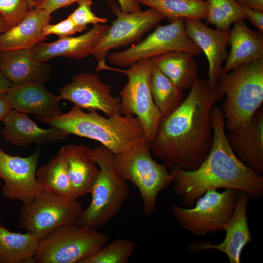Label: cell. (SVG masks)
<instances>
[{"mask_svg":"<svg viewBox=\"0 0 263 263\" xmlns=\"http://www.w3.org/2000/svg\"><path fill=\"white\" fill-rule=\"evenodd\" d=\"M230 30L228 54L223 73H227L243 64L263 58V36L249 28L244 19L234 22Z\"/></svg>","mask_w":263,"mask_h":263,"instance_id":"cell-23","label":"cell"},{"mask_svg":"<svg viewBox=\"0 0 263 263\" xmlns=\"http://www.w3.org/2000/svg\"><path fill=\"white\" fill-rule=\"evenodd\" d=\"M135 247L131 240L117 238L104 245L94 255L83 260L81 263H127Z\"/></svg>","mask_w":263,"mask_h":263,"instance_id":"cell-31","label":"cell"},{"mask_svg":"<svg viewBox=\"0 0 263 263\" xmlns=\"http://www.w3.org/2000/svg\"><path fill=\"white\" fill-rule=\"evenodd\" d=\"M208 5L206 19L216 29L229 30L231 24L237 20L246 19L243 8L236 0H205Z\"/></svg>","mask_w":263,"mask_h":263,"instance_id":"cell-30","label":"cell"},{"mask_svg":"<svg viewBox=\"0 0 263 263\" xmlns=\"http://www.w3.org/2000/svg\"><path fill=\"white\" fill-rule=\"evenodd\" d=\"M184 21L187 34L206 55L209 65L207 81L215 88L223 74L222 63L228 56L230 30L212 29L201 20L186 19Z\"/></svg>","mask_w":263,"mask_h":263,"instance_id":"cell-16","label":"cell"},{"mask_svg":"<svg viewBox=\"0 0 263 263\" xmlns=\"http://www.w3.org/2000/svg\"><path fill=\"white\" fill-rule=\"evenodd\" d=\"M10 28V26L5 21V20L0 15V34L5 32L7 30H9Z\"/></svg>","mask_w":263,"mask_h":263,"instance_id":"cell-41","label":"cell"},{"mask_svg":"<svg viewBox=\"0 0 263 263\" xmlns=\"http://www.w3.org/2000/svg\"><path fill=\"white\" fill-rule=\"evenodd\" d=\"M83 210L77 199L42 190L21 207L19 225L41 241L57 227L75 225Z\"/></svg>","mask_w":263,"mask_h":263,"instance_id":"cell-10","label":"cell"},{"mask_svg":"<svg viewBox=\"0 0 263 263\" xmlns=\"http://www.w3.org/2000/svg\"><path fill=\"white\" fill-rule=\"evenodd\" d=\"M173 51H184L195 56L202 53L187 34L183 19L158 25L143 40L124 50L109 53L107 59L115 66L129 67L139 60Z\"/></svg>","mask_w":263,"mask_h":263,"instance_id":"cell-11","label":"cell"},{"mask_svg":"<svg viewBox=\"0 0 263 263\" xmlns=\"http://www.w3.org/2000/svg\"><path fill=\"white\" fill-rule=\"evenodd\" d=\"M36 178L42 191L75 199L61 149L48 163L37 170Z\"/></svg>","mask_w":263,"mask_h":263,"instance_id":"cell-27","label":"cell"},{"mask_svg":"<svg viewBox=\"0 0 263 263\" xmlns=\"http://www.w3.org/2000/svg\"><path fill=\"white\" fill-rule=\"evenodd\" d=\"M0 72L12 83H45L50 79L52 66L35 57L32 49L0 52Z\"/></svg>","mask_w":263,"mask_h":263,"instance_id":"cell-20","label":"cell"},{"mask_svg":"<svg viewBox=\"0 0 263 263\" xmlns=\"http://www.w3.org/2000/svg\"><path fill=\"white\" fill-rule=\"evenodd\" d=\"M224 96L207 80L199 78L182 104L161 118L151 144L152 154L169 168L197 169L212 145V108Z\"/></svg>","mask_w":263,"mask_h":263,"instance_id":"cell-1","label":"cell"},{"mask_svg":"<svg viewBox=\"0 0 263 263\" xmlns=\"http://www.w3.org/2000/svg\"><path fill=\"white\" fill-rule=\"evenodd\" d=\"M109 239L108 234L90 226H61L40 242L34 263H81L101 249Z\"/></svg>","mask_w":263,"mask_h":263,"instance_id":"cell-7","label":"cell"},{"mask_svg":"<svg viewBox=\"0 0 263 263\" xmlns=\"http://www.w3.org/2000/svg\"><path fill=\"white\" fill-rule=\"evenodd\" d=\"M109 4L116 19L92 52L91 55L98 61L97 72L106 65L110 51L140 42L147 32L165 19L162 14L151 7L127 13L121 11L115 2L109 1Z\"/></svg>","mask_w":263,"mask_h":263,"instance_id":"cell-12","label":"cell"},{"mask_svg":"<svg viewBox=\"0 0 263 263\" xmlns=\"http://www.w3.org/2000/svg\"><path fill=\"white\" fill-rule=\"evenodd\" d=\"M2 122V136L6 142L16 147L26 148L32 144H56L70 136L57 128H41L29 117L28 114L14 110L10 111Z\"/></svg>","mask_w":263,"mask_h":263,"instance_id":"cell-18","label":"cell"},{"mask_svg":"<svg viewBox=\"0 0 263 263\" xmlns=\"http://www.w3.org/2000/svg\"><path fill=\"white\" fill-rule=\"evenodd\" d=\"M238 192L232 188L221 192L209 190L192 207L186 208L173 204L171 213L181 228L194 236L224 231V225L234 212Z\"/></svg>","mask_w":263,"mask_h":263,"instance_id":"cell-9","label":"cell"},{"mask_svg":"<svg viewBox=\"0 0 263 263\" xmlns=\"http://www.w3.org/2000/svg\"><path fill=\"white\" fill-rule=\"evenodd\" d=\"M223 73L216 87L226 99L223 106L228 132L252 117L263 102V58Z\"/></svg>","mask_w":263,"mask_h":263,"instance_id":"cell-5","label":"cell"},{"mask_svg":"<svg viewBox=\"0 0 263 263\" xmlns=\"http://www.w3.org/2000/svg\"><path fill=\"white\" fill-rule=\"evenodd\" d=\"M40 242L29 232H12L0 224V263H34Z\"/></svg>","mask_w":263,"mask_h":263,"instance_id":"cell-26","label":"cell"},{"mask_svg":"<svg viewBox=\"0 0 263 263\" xmlns=\"http://www.w3.org/2000/svg\"><path fill=\"white\" fill-rule=\"evenodd\" d=\"M213 143L208 155L194 170L178 166L169 169L174 191L183 203L193 207L207 191L232 188L257 199L263 196V177L245 165L237 156L227 140L222 110L214 105L211 109Z\"/></svg>","mask_w":263,"mask_h":263,"instance_id":"cell-2","label":"cell"},{"mask_svg":"<svg viewBox=\"0 0 263 263\" xmlns=\"http://www.w3.org/2000/svg\"><path fill=\"white\" fill-rule=\"evenodd\" d=\"M242 7L263 12V0H236Z\"/></svg>","mask_w":263,"mask_h":263,"instance_id":"cell-39","label":"cell"},{"mask_svg":"<svg viewBox=\"0 0 263 263\" xmlns=\"http://www.w3.org/2000/svg\"><path fill=\"white\" fill-rule=\"evenodd\" d=\"M151 149V144L144 139L127 150L115 155L113 159L117 175L137 188L142 198L143 212L147 216L155 211L159 193L173 182L168 168L152 158Z\"/></svg>","mask_w":263,"mask_h":263,"instance_id":"cell-6","label":"cell"},{"mask_svg":"<svg viewBox=\"0 0 263 263\" xmlns=\"http://www.w3.org/2000/svg\"><path fill=\"white\" fill-rule=\"evenodd\" d=\"M110 25L100 24L81 35L58 38L52 42H40L33 49L36 58L42 62L56 57L82 59L91 55L94 47L105 34Z\"/></svg>","mask_w":263,"mask_h":263,"instance_id":"cell-19","label":"cell"},{"mask_svg":"<svg viewBox=\"0 0 263 263\" xmlns=\"http://www.w3.org/2000/svg\"><path fill=\"white\" fill-rule=\"evenodd\" d=\"M78 6L68 16L75 23L83 30L90 24L96 25L105 24L108 21L106 18L97 16L91 10L92 0H86L78 3Z\"/></svg>","mask_w":263,"mask_h":263,"instance_id":"cell-33","label":"cell"},{"mask_svg":"<svg viewBox=\"0 0 263 263\" xmlns=\"http://www.w3.org/2000/svg\"><path fill=\"white\" fill-rule=\"evenodd\" d=\"M30 2L32 8H34V3H35V0H30Z\"/></svg>","mask_w":263,"mask_h":263,"instance_id":"cell-42","label":"cell"},{"mask_svg":"<svg viewBox=\"0 0 263 263\" xmlns=\"http://www.w3.org/2000/svg\"><path fill=\"white\" fill-rule=\"evenodd\" d=\"M40 155L39 148L22 157L8 154L0 148V178L4 182L1 190L5 197L26 205L42 191L36 178Z\"/></svg>","mask_w":263,"mask_h":263,"instance_id":"cell-13","label":"cell"},{"mask_svg":"<svg viewBox=\"0 0 263 263\" xmlns=\"http://www.w3.org/2000/svg\"><path fill=\"white\" fill-rule=\"evenodd\" d=\"M91 155L98 165L99 171L92 183L91 203L83 210L75 225L97 229L119 212L130 191L127 182L115 170L113 152L101 145L91 149Z\"/></svg>","mask_w":263,"mask_h":263,"instance_id":"cell-4","label":"cell"},{"mask_svg":"<svg viewBox=\"0 0 263 263\" xmlns=\"http://www.w3.org/2000/svg\"><path fill=\"white\" fill-rule=\"evenodd\" d=\"M12 83L0 72V94H7Z\"/></svg>","mask_w":263,"mask_h":263,"instance_id":"cell-40","label":"cell"},{"mask_svg":"<svg viewBox=\"0 0 263 263\" xmlns=\"http://www.w3.org/2000/svg\"><path fill=\"white\" fill-rule=\"evenodd\" d=\"M60 149L74 198L77 199L90 193L93 179L99 171L91 156V148L84 145L68 144Z\"/></svg>","mask_w":263,"mask_h":263,"instance_id":"cell-24","label":"cell"},{"mask_svg":"<svg viewBox=\"0 0 263 263\" xmlns=\"http://www.w3.org/2000/svg\"><path fill=\"white\" fill-rule=\"evenodd\" d=\"M127 70L110 68L125 74L128 82L119 93L120 114L135 115L140 121L147 140L152 144L154 141L161 119L159 110L152 96L150 80L152 65L150 58L139 60Z\"/></svg>","mask_w":263,"mask_h":263,"instance_id":"cell-8","label":"cell"},{"mask_svg":"<svg viewBox=\"0 0 263 263\" xmlns=\"http://www.w3.org/2000/svg\"><path fill=\"white\" fill-rule=\"evenodd\" d=\"M83 30L77 26L69 16L60 22L51 24L49 23L45 25L42 30V35L47 37L50 35H57L59 38H64L80 32Z\"/></svg>","mask_w":263,"mask_h":263,"instance_id":"cell-34","label":"cell"},{"mask_svg":"<svg viewBox=\"0 0 263 263\" xmlns=\"http://www.w3.org/2000/svg\"><path fill=\"white\" fill-rule=\"evenodd\" d=\"M86 0H35L34 8L42 9L51 15L59 8Z\"/></svg>","mask_w":263,"mask_h":263,"instance_id":"cell-35","label":"cell"},{"mask_svg":"<svg viewBox=\"0 0 263 263\" xmlns=\"http://www.w3.org/2000/svg\"><path fill=\"white\" fill-rule=\"evenodd\" d=\"M150 87L154 102L160 112L161 118L173 113L185 99L183 91L153 65Z\"/></svg>","mask_w":263,"mask_h":263,"instance_id":"cell-29","label":"cell"},{"mask_svg":"<svg viewBox=\"0 0 263 263\" xmlns=\"http://www.w3.org/2000/svg\"><path fill=\"white\" fill-rule=\"evenodd\" d=\"M250 197L246 192L239 190L234 212L224 227L225 235L222 242L214 244L210 241L196 240L188 248L196 253L216 249L225 253L230 263H240L244 248L252 240L247 216Z\"/></svg>","mask_w":263,"mask_h":263,"instance_id":"cell-15","label":"cell"},{"mask_svg":"<svg viewBox=\"0 0 263 263\" xmlns=\"http://www.w3.org/2000/svg\"><path fill=\"white\" fill-rule=\"evenodd\" d=\"M226 135L238 158L255 173H263V109L259 108L249 120Z\"/></svg>","mask_w":263,"mask_h":263,"instance_id":"cell-17","label":"cell"},{"mask_svg":"<svg viewBox=\"0 0 263 263\" xmlns=\"http://www.w3.org/2000/svg\"><path fill=\"white\" fill-rule=\"evenodd\" d=\"M59 97L71 101L82 109L101 111L108 117L120 114V97L112 95V89L102 82L99 77L91 73L76 75L72 82L59 90Z\"/></svg>","mask_w":263,"mask_h":263,"instance_id":"cell-14","label":"cell"},{"mask_svg":"<svg viewBox=\"0 0 263 263\" xmlns=\"http://www.w3.org/2000/svg\"><path fill=\"white\" fill-rule=\"evenodd\" d=\"M33 8L30 0H0V15L11 27L19 23Z\"/></svg>","mask_w":263,"mask_h":263,"instance_id":"cell-32","label":"cell"},{"mask_svg":"<svg viewBox=\"0 0 263 263\" xmlns=\"http://www.w3.org/2000/svg\"><path fill=\"white\" fill-rule=\"evenodd\" d=\"M52 19L51 15L40 9L29 10L18 24L0 34V52L32 49L47 37L42 35L45 25Z\"/></svg>","mask_w":263,"mask_h":263,"instance_id":"cell-22","label":"cell"},{"mask_svg":"<svg viewBox=\"0 0 263 263\" xmlns=\"http://www.w3.org/2000/svg\"><path fill=\"white\" fill-rule=\"evenodd\" d=\"M38 118L50 127L60 129L70 135L96 140L115 155L146 139L140 121L132 115L116 114L106 118L97 112H84L74 105L65 113Z\"/></svg>","mask_w":263,"mask_h":263,"instance_id":"cell-3","label":"cell"},{"mask_svg":"<svg viewBox=\"0 0 263 263\" xmlns=\"http://www.w3.org/2000/svg\"><path fill=\"white\" fill-rule=\"evenodd\" d=\"M12 110L38 116L61 114L60 99L49 92L42 83L12 84L6 94Z\"/></svg>","mask_w":263,"mask_h":263,"instance_id":"cell-21","label":"cell"},{"mask_svg":"<svg viewBox=\"0 0 263 263\" xmlns=\"http://www.w3.org/2000/svg\"><path fill=\"white\" fill-rule=\"evenodd\" d=\"M249 22L254 25L261 33L263 32V12L249 8L242 7Z\"/></svg>","mask_w":263,"mask_h":263,"instance_id":"cell-36","label":"cell"},{"mask_svg":"<svg viewBox=\"0 0 263 263\" xmlns=\"http://www.w3.org/2000/svg\"><path fill=\"white\" fill-rule=\"evenodd\" d=\"M154 8L170 22L177 19L206 20L208 5L205 0H137Z\"/></svg>","mask_w":263,"mask_h":263,"instance_id":"cell-28","label":"cell"},{"mask_svg":"<svg viewBox=\"0 0 263 263\" xmlns=\"http://www.w3.org/2000/svg\"><path fill=\"white\" fill-rule=\"evenodd\" d=\"M121 11L124 13H134L141 11L137 0H117Z\"/></svg>","mask_w":263,"mask_h":263,"instance_id":"cell-37","label":"cell"},{"mask_svg":"<svg viewBox=\"0 0 263 263\" xmlns=\"http://www.w3.org/2000/svg\"><path fill=\"white\" fill-rule=\"evenodd\" d=\"M11 110L6 94H0V121L2 122Z\"/></svg>","mask_w":263,"mask_h":263,"instance_id":"cell-38","label":"cell"},{"mask_svg":"<svg viewBox=\"0 0 263 263\" xmlns=\"http://www.w3.org/2000/svg\"><path fill=\"white\" fill-rule=\"evenodd\" d=\"M195 56L182 51H173L150 58L157 68L182 91L192 87L197 81L198 64Z\"/></svg>","mask_w":263,"mask_h":263,"instance_id":"cell-25","label":"cell"}]
</instances>
